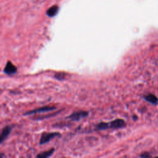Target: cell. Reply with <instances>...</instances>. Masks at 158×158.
<instances>
[{
	"label": "cell",
	"instance_id": "obj_1",
	"mask_svg": "<svg viewBox=\"0 0 158 158\" xmlns=\"http://www.w3.org/2000/svg\"><path fill=\"white\" fill-rule=\"evenodd\" d=\"M126 124L123 119H117L110 122H100L95 127L96 130H103L109 129H118L125 127Z\"/></svg>",
	"mask_w": 158,
	"mask_h": 158
},
{
	"label": "cell",
	"instance_id": "obj_2",
	"mask_svg": "<svg viewBox=\"0 0 158 158\" xmlns=\"http://www.w3.org/2000/svg\"><path fill=\"white\" fill-rule=\"evenodd\" d=\"M59 135H60V133L59 132H43L41 135L40 144H46Z\"/></svg>",
	"mask_w": 158,
	"mask_h": 158
},
{
	"label": "cell",
	"instance_id": "obj_3",
	"mask_svg": "<svg viewBox=\"0 0 158 158\" xmlns=\"http://www.w3.org/2000/svg\"><path fill=\"white\" fill-rule=\"evenodd\" d=\"M88 116V112L85 111H78L73 112L67 117V119L73 121H79Z\"/></svg>",
	"mask_w": 158,
	"mask_h": 158
},
{
	"label": "cell",
	"instance_id": "obj_4",
	"mask_svg": "<svg viewBox=\"0 0 158 158\" xmlns=\"http://www.w3.org/2000/svg\"><path fill=\"white\" fill-rule=\"evenodd\" d=\"M55 109H56V107H54V106H46L41 107L38 108V109H35V110H34L29 111L28 112L24 113V116H27V115H30V114H37V113L48 112V111H51L54 110Z\"/></svg>",
	"mask_w": 158,
	"mask_h": 158
},
{
	"label": "cell",
	"instance_id": "obj_5",
	"mask_svg": "<svg viewBox=\"0 0 158 158\" xmlns=\"http://www.w3.org/2000/svg\"><path fill=\"white\" fill-rule=\"evenodd\" d=\"M17 67L14 66L12 62L8 61L6 64V66L4 67V72L8 75H13L17 72Z\"/></svg>",
	"mask_w": 158,
	"mask_h": 158
},
{
	"label": "cell",
	"instance_id": "obj_6",
	"mask_svg": "<svg viewBox=\"0 0 158 158\" xmlns=\"http://www.w3.org/2000/svg\"><path fill=\"white\" fill-rule=\"evenodd\" d=\"M13 129V127L11 125H7L4 127L2 130V132L0 135V143L2 144L3 141L6 139V138L9 135Z\"/></svg>",
	"mask_w": 158,
	"mask_h": 158
},
{
	"label": "cell",
	"instance_id": "obj_7",
	"mask_svg": "<svg viewBox=\"0 0 158 158\" xmlns=\"http://www.w3.org/2000/svg\"><path fill=\"white\" fill-rule=\"evenodd\" d=\"M59 11V7L57 5H54L51 8H49L46 11V15L50 18H53L55 16Z\"/></svg>",
	"mask_w": 158,
	"mask_h": 158
},
{
	"label": "cell",
	"instance_id": "obj_8",
	"mask_svg": "<svg viewBox=\"0 0 158 158\" xmlns=\"http://www.w3.org/2000/svg\"><path fill=\"white\" fill-rule=\"evenodd\" d=\"M54 151V148L50 149V150H49L48 151L43 152H41V153L39 154L37 156V157H39V158H46V157H48L51 156L53 154Z\"/></svg>",
	"mask_w": 158,
	"mask_h": 158
},
{
	"label": "cell",
	"instance_id": "obj_9",
	"mask_svg": "<svg viewBox=\"0 0 158 158\" xmlns=\"http://www.w3.org/2000/svg\"><path fill=\"white\" fill-rule=\"evenodd\" d=\"M145 99L151 103H154V104H155V103H156L157 101V98L155 96H154L153 95H147V96H145Z\"/></svg>",
	"mask_w": 158,
	"mask_h": 158
},
{
	"label": "cell",
	"instance_id": "obj_10",
	"mask_svg": "<svg viewBox=\"0 0 158 158\" xmlns=\"http://www.w3.org/2000/svg\"><path fill=\"white\" fill-rule=\"evenodd\" d=\"M65 74L64 73H59V74H57L55 75V76H54V77H55L56 79L58 80H64V78H65Z\"/></svg>",
	"mask_w": 158,
	"mask_h": 158
}]
</instances>
